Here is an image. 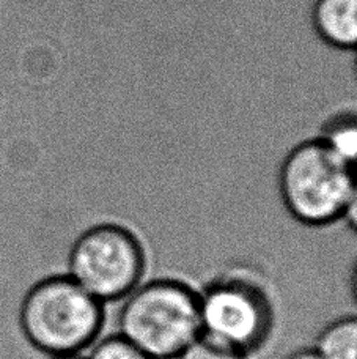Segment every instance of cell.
I'll list each match as a JSON object with an SVG mask.
<instances>
[{
	"label": "cell",
	"mask_w": 357,
	"mask_h": 359,
	"mask_svg": "<svg viewBox=\"0 0 357 359\" xmlns=\"http://www.w3.org/2000/svg\"><path fill=\"white\" fill-rule=\"evenodd\" d=\"M104 322L106 304L65 271L35 282L19 307L25 339L44 356L85 355L101 337Z\"/></svg>",
	"instance_id": "2"
},
{
	"label": "cell",
	"mask_w": 357,
	"mask_h": 359,
	"mask_svg": "<svg viewBox=\"0 0 357 359\" xmlns=\"http://www.w3.org/2000/svg\"><path fill=\"white\" fill-rule=\"evenodd\" d=\"M356 180L357 169L315 136L299 140L286 151L279 168L277 189L291 219L323 229L342 221Z\"/></svg>",
	"instance_id": "4"
},
{
	"label": "cell",
	"mask_w": 357,
	"mask_h": 359,
	"mask_svg": "<svg viewBox=\"0 0 357 359\" xmlns=\"http://www.w3.org/2000/svg\"><path fill=\"white\" fill-rule=\"evenodd\" d=\"M44 359H85V355H60V356H46Z\"/></svg>",
	"instance_id": "14"
},
{
	"label": "cell",
	"mask_w": 357,
	"mask_h": 359,
	"mask_svg": "<svg viewBox=\"0 0 357 359\" xmlns=\"http://www.w3.org/2000/svg\"><path fill=\"white\" fill-rule=\"evenodd\" d=\"M85 359H151L120 332L99 337L87 350Z\"/></svg>",
	"instance_id": "9"
},
{
	"label": "cell",
	"mask_w": 357,
	"mask_h": 359,
	"mask_svg": "<svg viewBox=\"0 0 357 359\" xmlns=\"http://www.w3.org/2000/svg\"><path fill=\"white\" fill-rule=\"evenodd\" d=\"M354 57H356V59H354V68H356V74H357V50L354 53Z\"/></svg>",
	"instance_id": "15"
},
{
	"label": "cell",
	"mask_w": 357,
	"mask_h": 359,
	"mask_svg": "<svg viewBox=\"0 0 357 359\" xmlns=\"http://www.w3.org/2000/svg\"><path fill=\"white\" fill-rule=\"evenodd\" d=\"M342 221L346 224L348 229L351 230L353 233L357 235V180L351 191V196H349L346 202V207L343 210Z\"/></svg>",
	"instance_id": "11"
},
{
	"label": "cell",
	"mask_w": 357,
	"mask_h": 359,
	"mask_svg": "<svg viewBox=\"0 0 357 359\" xmlns=\"http://www.w3.org/2000/svg\"><path fill=\"white\" fill-rule=\"evenodd\" d=\"M117 326L151 359H176L202 336L199 288L178 278L144 279L121 299Z\"/></svg>",
	"instance_id": "3"
},
{
	"label": "cell",
	"mask_w": 357,
	"mask_h": 359,
	"mask_svg": "<svg viewBox=\"0 0 357 359\" xmlns=\"http://www.w3.org/2000/svg\"><path fill=\"white\" fill-rule=\"evenodd\" d=\"M65 273L103 304L118 303L145 279V246L125 224H92L69 243Z\"/></svg>",
	"instance_id": "5"
},
{
	"label": "cell",
	"mask_w": 357,
	"mask_h": 359,
	"mask_svg": "<svg viewBox=\"0 0 357 359\" xmlns=\"http://www.w3.org/2000/svg\"><path fill=\"white\" fill-rule=\"evenodd\" d=\"M349 292H351V297L357 304V260L351 268V274H349Z\"/></svg>",
	"instance_id": "13"
},
{
	"label": "cell",
	"mask_w": 357,
	"mask_h": 359,
	"mask_svg": "<svg viewBox=\"0 0 357 359\" xmlns=\"http://www.w3.org/2000/svg\"><path fill=\"white\" fill-rule=\"evenodd\" d=\"M202 337L251 358L276 328V301L251 266H228L199 288Z\"/></svg>",
	"instance_id": "1"
},
{
	"label": "cell",
	"mask_w": 357,
	"mask_h": 359,
	"mask_svg": "<svg viewBox=\"0 0 357 359\" xmlns=\"http://www.w3.org/2000/svg\"><path fill=\"white\" fill-rule=\"evenodd\" d=\"M176 359H246L232 350H227L220 345L208 341L205 337H199L189 347L181 351Z\"/></svg>",
	"instance_id": "10"
},
{
	"label": "cell",
	"mask_w": 357,
	"mask_h": 359,
	"mask_svg": "<svg viewBox=\"0 0 357 359\" xmlns=\"http://www.w3.org/2000/svg\"><path fill=\"white\" fill-rule=\"evenodd\" d=\"M310 25L328 48L357 50V0H312Z\"/></svg>",
	"instance_id": "6"
},
{
	"label": "cell",
	"mask_w": 357,
	"mask_h": 359,
	"mask_svg": "<svg viewBox=\"0 0 357 359\" xmlns=\"http://www.w3.org/2000/svg\"><path fill=\"white\" fill-rule=\"evenodd\" d=\"M284 359H323L318 351L314 347H305V348H298L291 351L290 355H286Z\"/></svg>",
	"instance_id": "12"
},
{
	"label": "cell",
	"mask_w": 357,
	"mask_h": 359,
	"mask_svg": "<svg viewBox=\"0 0 357 359\" xmlns=\"http://www.w3.org/2000/svg\"><path fill=\"white\" fill-rule=\"evenodd\" d=\"M314 348L323 359H357V316H342L324 325Z\"/></svg>",
	"instance_id": "8"
},
{
	"label": "cell",
	"mask_w": 357,
	"mask_h": 359,
	"mask_svg": "<svg viewBox=\"0 0 357 359\" xmlns=\"http://www.w3.org/2000/svg\"><path fill=\"white\" fill-rule=\"evenodd\" d=\"M316 137L339 156L357 169V109H339L321 121Z\"/></svg>",
	"instance_id": "7"
}]
</instances>
